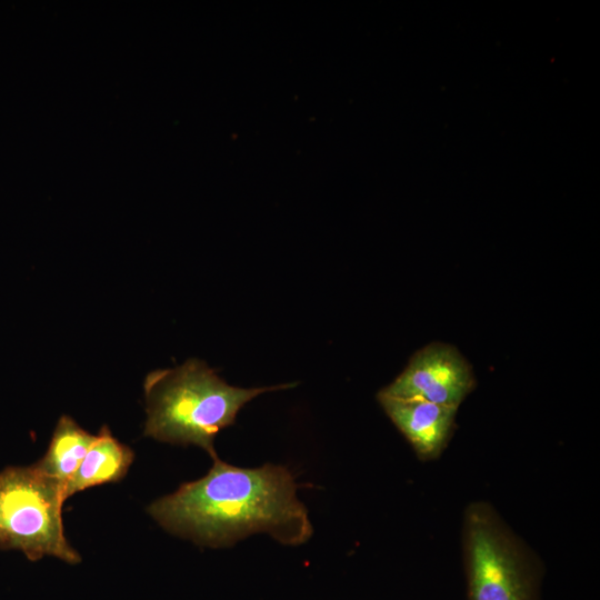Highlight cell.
I'll list each match as a JSON object with an SVG mask.
<instances>
[{
	"mask_svg": "<svg viewBox=\"0 0 600 600\" xmlns=\"http://www.w3.org/2000/svg\"><path fill=\"white\" fill-rule=\"evenodd\" d=\"M296 383L240 388L224 382L204 361L189 359L173 369L150 372L143 382L144 436L173 444H194L214 460V438L232 426L240 409L257 396Z\"/></svg>",
	"mask_w": 600,
	"mask_h": 600,
	"instance_id": "cell-2",
	"label": "cell"
},
{
	"mask_svg": "<svg viewBox=\"0 0 600 600\" xmlns=\"http://www.w3.org/2000/svg\"><path fill=\"white\" fill-rule=\"evenodd\" d=\"M134 453L107 426L101 427L78 470L66 486L67 499L94 486L118 482L128 472Z\"/></svg>",
	"mask_w": 600,
	"mask_h": 600,
	"instance_id": "cell-7",
	"label": "cell"
},
{
	"mask_svg": "<svg viewBox=\"0 0 600 600\" xmlns=\"http://www.w3.org/2000/svg\"><path fill=\"white\" fill-rule=\"evenodd\" d=\"M474 384L471 366L461 353L450 344L433 342L417 351L404 370L379 392L458 408Z\"/></svg>",
	"mask_w": 600,
	"mask_h": 600,
	"instance_id": "cell-5",
	"label": "cell"
},
{
	"mask_svg": "<svg viewBox=\"0 0 600 600\" xmlns=\"http://www.w3.org/2000/svg\"><path fill=\"white\" fill-rule=\"evenodd\" d=\"M377 398L421 459H434L442 452L453 430L457 407L393 398L380 392Z\"/></svg>",
	"mask_w": 600,
	"mask_h": 600,
	"instance_id": "cell-6",
	"label": "cell"
},
{
	"mask_svg": "<svg viewBox=\"0 0 600 600\" xmlns=\"http://www.w3.org/2000/svg\"><path fill=\"white\" fill-rule=\"evenodd\" d=\"M64 486L34 464L0 471V549L19 550L36 561L44 556L78 563L62 523Z\"/></svg>",
	"mask_w": 600,
	"mask_h": 600,
	"instance_id": "cell-3",
	"label": "cell"
},
{
	"mask_svg": "<svg viewBox=\"0 0 600 600\" xmlns=\"http://www.w3.org/2000/svg\"><path fill=\"white\" fill-rule=\"evenodd\" d=\"M96 434L82 429L71 417L62 416L46 454L34 466L63 484L66 491L67 483L78 470Z\"/></svg>",
	"mask_w": 600,
	"mask_h": 600,
	"instance_id": "cell-8",
	"label": "cell"
},
{
	"mask_svg": "<svg viewBox=\"0 0 600 600\" xmlns=\"http://www.w3.org/2000/svg\"><path fill=\"white\" fill-rule=\"evenodd\" d=\"M281 466L239 468L214 459L209 472L156 500L149 514L166 530L209 547H227L257 532L283 544L308 541L312 526Z\"/></svg>",
	"mask_w": 600,
	"mask_h": 600,
	"instance_id": "cell-1",
	"label": "cell"
},
{
	"mask_svg": "<svg viewBox=\"0 0 600 600\" xmlns=\"http://www.w3.org/2000/svg\"><path fill=\"white\" fill-rule=\"evenodd\" d=\"M469 600H538L534 566L492 510L469 507L464 520Z\"/></svg>",
	"mask_w": 600,
	"mask_h": 600,
	"instance_id": "cell-4",
	"label": "cell"
}]
</instances>
